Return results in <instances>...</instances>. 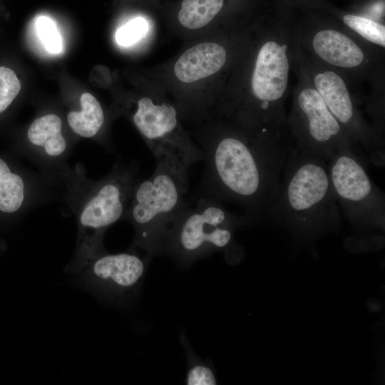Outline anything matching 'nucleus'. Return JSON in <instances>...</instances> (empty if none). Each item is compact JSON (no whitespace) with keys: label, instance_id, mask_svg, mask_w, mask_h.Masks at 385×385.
<instances>
[{"label":"nucleus","instance_id":"nucleus-9","mask_svg":"<svg viewBox=\"0 0 385 385\" xmlns=\"http://www.w3.org/2000/svg\"><path fill=\"white\" fill-rule=\"evenodd\" d=\"M309 77L327 107L352 141L365 150L369 161L377 167L385 163L384 139L362 117L342 76L329 68H317Z\"/></svg>","mask_w":385,"mask_h":385},{"label":"nucleus","instance_id":"nucleus-1","mask_svg":"<svg viewBox=\"0 0 385 385\" xmlns=\"http://www.w3.org/2000/svg\"><path fill=\"white\" fill-rule=\"evenodd\" d=\"M239 123L202 141L205 168L195 196L236 204L255 224L268 217L293 144L287 131Z\"/></svg>","mask_w":385,"mask_h":385},{"label":"nucleus","instance_id":"nucleus-17","mask_svg":"<svg viewBox=\"0 0 385 385\" xmlns=\"http://www.w3.org/2000/svg\"><path fill=\"white\" fill-rule=\"evenodd\" d=\"M344 24L367 42L385 47V26L371 19L354 14H345Z\"/></svg>","mask_w":385,"mask_h":385},{"label":"nucleus","instance_id":"nucleus-11","mask_svg":"<svg viewBox=\"0 0 385 385\" xmlns=\"http://www.w3.org/2000/svg\"><path fill=\"white\" fill-rule=\"evenodd\" d=\"M57 196L41 175L0 155V224L16 221Z\"/></svg>","mask_w":385,"mask_h":385},{"label":"nucleus","instance_id":"nucleus-20","mask_svg":"<svg viewBox=\"0 0 385 385\" xmlns=\"http://www.w3.org/2000/svg\"><path fill=\"white\" fill-rule=\"evenodd\" d=\"M148 24L141 17L132 19L116 32L115 38L120 46H128L139 41L146 34Z\"/></svg>","mask_w":385,"mask_h":385},{"label":"nucleus","instance_id":"nucleus-12","mask_svg":"<svg viewBox=\"0 0 385 385\" xmlns=\"http://www.w3.org/2000/svg\"><path fill=\"white\" fill-rule=\"evenodd\" d=\"M72 146V142L63 132L61 117L48 113L29 124L18 152L35 164L53 186L58 173L67 163Z\"/></svg>","mask_w":385,"mask_h":385},{"label":"nucleus","instance_id":"nucleus-6","mask_svg":"<svg viewBox=\"0 0 385 385\" xmlns=\"http://www.w3.org/2000/svg\"><path fill=\"white\" fill-rule=\"evenodd\" d=\"M286 126L293 147L326 161L348 151L359 155L356 144L327 107L312 86L301 83L294 91L293 104Z\"/></svg>","mask_w":385,"mask_h":385},{"label":"nucleus","instance_id":"nucleus-10","mask_svg":"<svg viewBox=\"0 0 385 385\" xmlns=\"http://www.w3.org/2000/svg\"><path fill=\"white\" fill-rule=\"evenodd\" d=\"M150 259L130 248L113 254L105 251L78 274L81 284L95 294L110 300H122L139 287Z\"/></svg>","mask_w":385,"mask_h":385},{"label":"nucleus","instance_id":"nucleus-2","mask_svg":"<svg viewBox=\"0 0 385 385\" xmlns=\"http://www.w3.org/2000/svg\"><path fill=\"white\" fill-rule=\"evenodd\" d=\"M140 164L117 160L103 178L86 176L84 165L66 163L58 173L53 185L57 195L69 207L77 226L75 252L66 272L78 274L91 260L106 250L107 230L122 219L135 185L140 179Z\"/></svg>","mask_w":385,"mask_h":385},{"label":"nucleus","instance_id":"nucleus-14","mask_svg":"<svg viewBox=\"0 0 385 385\" xmlns=\"http://www.w3.org/2000/svg\"><path fill=\"white\" fill-rule=\"evenodd\" d=\"M227 59L225 48L214 42L197 44L185 51L175 64L178 80L192 83L219 71Z\"/></svg>","mask_w":385,"mask_h":385},{"label":"nucleus","instance_id":"nucleus-21","mask_svg":"<svg viewBox=\"0 0 385 385\" xmlns=\"http://www.w3.org/2000/svg\"><path fill=\"white\" fill-rule=\"evenodd\" d=\"M185 384L188 385H215L217 380L214 371L203 362L194 361L190 366Z\"/></svg>","mask_w":385,"mask_h":385},{"label":"nucleus","instance_id":"nucleus-13","mask_svg":"<svg viewBox=\"0 0 385 385\" xmlns=\"http://www.w3.org/2000/svg\"><path fill=\"white\" fill-rule=\"evenodd\" d=\"M311 47L319 58L334 68L354 71L367 63L363 48L346 33L337 29L317 31L312 37Z\"/></svg>","mask_w":385,"mask_h":385},{"label":"nucleus","instance_id":"nucleus-4","mask_svg":"<svg viewBox=\"0 0 385 385\" xmlns=\"http://www.w3.org/2000/svg\"><path fill=\"white\" fill-rule=\"evenodd\" d=\"M253 225L245 215L230 212L222 202L211 197L195 196L176 217L163 240L160 253L180 265H188L212 255L223 252L230 262H237L244 254L235 240L241 227Z\"/></svg>","mask_w":385,"mask_h":385},{"label":"nucleus","instance_id":"nucleus-15","mask_svg":"<svg viewBox=\"0 0 385 385\" xmlns=\"http://www.w3.org/2000/svg\"><path fill=\"white\" fill-rule=\"evenodd\" d=\"M80 109L71 110L66 122L77 136L96 139L101 136L106 123V115L98 101L91 93H83L79 99Z\"/></svg>","mask_w":385,"mask_h":385},{"label":"nucleus","instance_id":"nucleus-18","mask_svg":"<svg viewBox=\"0 0 385 385\" xmlns=\"http://www.w3.org/2000/svg\"><path fill=\"white\" fill-rule=\"evenodd\" d=\"M21 90V83L14 71L0 66V114L12 103Z\"/></svg>","mask_w":385,"mask_h":385},{"label":"nucleus","instance_id":"nucleus-5","mask_svg":"<svg viewBox=\"0 0 385 385\" xmlns=\"http://www.w3.org/2000/svg\"><path fill=\"white\" fill-rule=\"evenodd\" d=\"M188 184L159 164L150 177L138 180L121 219L134 229L130 249H140L150 258L160 253L168 231L188 203Z\"/></svg>","mask_w":385,"mask_h":385},{"label":"nucleus","instance_id":"nucleus-7","mask_svg":"<svg viewBox=\"0 0 385 385\" xmlns=\"http://www.w3.org/2000/svg\"><path fill=\"white\" fill-rule=\"evenodd\" d=\"M291 68L288 41L277 35L260 47L251 77L254 105L245 120L249 125L287 131L284 103Z\"/></svg>","mask_w":385,"mask_h":385},{"label":"nucleus","instance_id":"nucleus-16","mask_svg":"<svg viewBox=\"0 0 385 385\" xmlns=\"http://www.w3.org/2000/svg\"><path fill=\"white\" fill-rule=\"evenodd\" d=\"M224 0H183L178 13L180 23L197 29L208 24L220 12Z\"/></svg>","mask_w":385,"mask_h":385},{"label":"nucleus","instance_id":"nucleus-8","mask_svg":"<svg viewBox=\"0 0 385 385\" xmlns=\"http://www.w3.org/2000/svg\"><path fill=\"white\" fill-rule=\"evenodd\" d=\"M330 180L339 208L357 232L384 231L385 196L371 180L363 160L344 151L327 162Z\"/></svg>","mask_w":385,"mask_h":385},{"label":"nucleus","instance_id":"nucleus-19","mask_svg":"<svg viewBox=\"0 0 385 385\" xmlns=\"http://www.w3.org/2000/svg\"><path fill=\"white\" fill-rule=\"evenodd\" d=\"M36 28L46 50L51 53H60L61 39L54 21L47 16H40L36 21Z\"/></svg>","mask_w":385,"mask_h":385},{"label":"nucleus","instance_id":"nucleus-3","mask_svg":"<svg viewBox=\"0 0 385 385\" xmlns=\"http://www.w3.org/2000/svg\"><path fill=\"white\" fill-rule=\"evenodd\" d=\"M268 217L284 227L302 244H312L327 233L337 232L342 216L327 161L293 147Z\"/></svg>","mask_w":385,"mask_h":385}]
</instances>
